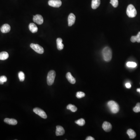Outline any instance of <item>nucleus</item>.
<instances>
[{"mask_svg": "<svg viewBox=\"0 0 140 140\" xmlns=\"http://www.w3.org/2000/svg\"><path fill=\"white\" fill-rule=\"evenodd\" d=\"M127 133L130 139H133L136 136V133L132 129H128L127 131Z\"/></svg>", "mask_w": 140, "mask_h": 140, "instance_id": "a211bd4d", "label": "nucleus"}, {"mask_svg": "<svg viewBox=\"0 0 140 140\" xmlns=\"http://www.w3.org/2000/svg\"><path fill=\"white\" fill-rule=\"evenodd\" d=\"M56 76V73L53 70L50 71L47 74V81L49 86H51L54 82Z\"/></svg>", "mask_w": 140, "mask_h": 140, "instance_id": "20e7f679", "label": "nucleus"}, {"mask_svg": "<svg viewBox=\"0 0 140 140\" xmlns=\"http://www.w3.org/2000/svg\"><path fill=\"white\" fill-rule=\"evenodd\" d=\"M85 96V93L82 92H78L77 93L76 96L77 98L78 99H81V98H83Z\"/></svg>", "mask_w": 140, "mask_h": 140, "instance_id": "393cba45", "label": "nucleus"}, {"mask_svg": "<svg viewBox=\"0 0 140 140\" xmlns=\"http://www.w3.org/2000/svg\"><path fill=\"white\" fill-rule=\"evenodd\" d=\"M33 21L37 23V24L41 25L43 23V18L41 15L40 14H37L35 16H33Z\"/></svg>", "mask_w": 140, "mask_h": 140, "instance_id": "6e6552de", "label": "nucleus"}, {"mask_svg": "<svg viewBox=\"0 0 140 140\" xmlns=\"http://www.w3.org/2000/svg\"><path fill=\"white\" fill-rule=\"evenodd\" d=\"M66 77L68 81L70 83L72 84H74L76 82V80L74 78L72 75L69 72L67 73L66 75Z\"/></svg>", "mask_w": 140, "mask_h": 140, "instance_id": "ddd939ff", "label": "nucleus"}, {"mask_svg": "<svg viewBox=\"0 0 140 140\" xmlns=\"http://www.w3.org/2000/svg\"><path fill=\"white\" fill-rule=\"evenodd\" d=\"M102 127L104 130L106 132H109L112 130V126L111 124L107 121L104 122Z\"/></svg>", "mask_w": 140, "mask_h": 140, "instance_id": "9d476101", "label": "nucleus"}, {"mask_svg": "<svg viewBox=\"0 0 140 140\" xmlns=\"http://www.w3.org/2000/svg\"><path fill=\"white\" fill-rule=\"evenodd\" d=\"M4 121L5 123L11 125H15L17 124V121L14 119L10 118H5Z\"/></svg>", "mask_w": 140, "mask_h": 140, "instance_id": "4468645a", "label": "nucleus"}, {"mask_svg": "<svg viewBox=\"0 0 140 140\" xmlns=\"http://www.w3.org/2000/svg\"><path fill=\"white\" fill-rule=\"evenodd\" d=\"M133 111L135 113H139L140 112V103H138L136 106L133 109Z\"/></svg>", "mask_w": 140, "mask_h": 140, "instance_id": "a878e982", "label": "nucleus"}, {"mask_svg": "<svg viewBox=\"0 0 140 140\" xmlns=\"http://www.w3.org/2000/svg\"><path fill=\"white\" fill-rule=\"evenodd\" d=\"M131 41L132 42H140V32H139L136 36H132L131 38Z\"/></svg>", "mask_w": 140, "mask_h": 140, "instance_id": "aec40b11", "label": "nucleus"}, {"mask_svg": "<svg viewBox=\"0 0 140 140\" xmlns=\"http://www.w3.org/2000/svg\"><path fill=\"white\" fill-rule=\"evenodd\" d=\"M33 111L35 114L41 117L42 118L44 119H47V116L45 112L43 110H42L41 109L36 107L33 109Z\"/></svg>", "mask_w": 140, "mask_h": 140, "instance_id": "423d86ee", "label": "nucleus"}, {"mask_svg": "<svg viewBox=\"0 0 140 140\" xmlns=\"http://www.w3.org/2000/svg\"><path fill=\"white\" fill-rule=\"evenodd\" d=\"M103 59L105 61L109 62L111 60L112 57V52L111 49L109 47H106L102 50Z\"/></svg>", "mask_w": 140, "mask_h": 140, "instance_id": "f257e3e1", "label": "nucleus"}, {"mask_svg": "<svg viewBox=\"0 0 140 140\" xmlns=\"http://www.w3.org/2000/svg\"><path fill=\"white\" fill-rule=\"evenodd\" d=\"M75 123L76 124H78L80 126H83L85 125V121L84 119L83 118L79 119L78 120L75 121Z\"/></svg>", "mask_w": 140, "mask_h": 140, "instance_id": "4be33fe9", "label": "nucleus"}, {"mask_svg": "<svg viewBox=\"0 0 140 140\" xmlns=\"http://www.w3.org/2000/svg\"><path fill=\"white\" fill-rule=\"evenodd\" d=\"M107 105L112 113L116 114L119 112L120 110L119 105L115 101L113 100L109 101L107 103Z\"/></svg>", "mask_w": 140, "mask_h": 140, "instance_id": "f03ea898", "label": "nucleus"}, {"mask_svg": "<svg viewBox=\"0 0 140 140\" xmlns=\"http://www.w3.org/2000/svg\"><path fill=\"white\" fill-rule=\"evenodd\" d=\"M18 77L20 81H23L25 79L24 73L23 72H20L19 73H18Z\"/></svg>", "mask_w": 140, "mask_h": 140, "instance_id": "5701e85b", "label": "nucleus"}, {"mask_svg": "<svg viewBox=\"0 0 140 140\" xmlns=\"http://www.w3.org/2000/svg\"><path fill=\"white\" fill-rule=\"evenodd\" d=\"M126 88H130L131 87V85L130 83H127L125 84Z\"/></svg>", "mask_w": 140, "mask_h": 140, "instance_id": "c85d7f7f", "label": "nucleus"}, {"mask_svg": "<svg viewBox=\"0 0 140 140\" xmlns=\"http://www.w3.org/2000/svg\"><path fill=\"white\" fill-rule=\"evenodd\" d=\"M127 14L129 17L134 18L135 17L137 12L135 7L132 4L128 5L127 9Z\"/></svg>", "mask_w": 140, "mask_h": 140, "instance_id": "7ed1b4c3", "label": "nucleus"}, {"mask_svg": "<svg viewBox=\"0 0 140 140\" xmlns=\"http://www.w3.org/2000/svg\"><path fill=\"white\" fill-rule=\"evenodd\" d=\"M7 81V78L6 76H3L0 77V85H3L5 82Z\"/></svg>", "mask_w": 140, "mask_h": 140, "instance_id": "bb28decb", "label": "nucleus"}, {"mask_svg": "<svg viewBox=\"0 0 140 140\" xmlns=\"http://www.w3.org/2000/svg\"><path fill=\"white\" fill-rule=\"evenodd\" d=\"M61 4L62 2L60 0H49L48 1L49 5L53 7H60Z\"/></svg>", "mask_w": 140, "mask_h": 140, "instance_id": "0eeeda50", "label": "nucleus"}, {"mask_svg": "<svg viewBox=\"0 0 140 140\" xmlns=\"http://www.w3.org/2000/svg\"><path fill=\"white\" fill-rule=\"evenodd\" d=\"M137 92H139V93H140V88H139L137 89Z\"/></svg>", "mask_w": 140, "mask_h": 140, "instance_id": "7c9ffc66", "label": "nucleus"}, {"mask_svg": "<svg viewBox=\"0 0 140 140\" xmlns=\"http://www.w3.org/2000/svg\"><path fill=\"white\" fill-rule=\"evenodd\" d=\"M57 129L56 131V135L57 136L62 135L64 134L65 130L64 128L60 126H57Z\"/></svg>", "mask_w": 140, "mask_h": 140, "instance_id": "9b49d317", "label": "nucleus"}, {"mask_svg": "<svg viewBox=\"0 0 140 140\" xmlns=\"http://www.w3.org/2000/svg\"><path fill=\"white\" fill-rule=\"evenodd\" d=\"M29 28L31 32L35 33L38 31V28L34 23H30L29 25Z\"/></svg>", "mask_w": 140, "mask_h": 140, "instance_id": "f3484780", "label": "nucleus"}, {"mask_svg": "<svg viewBox=\"0 0 140 140\" xmlns=\"http://www.w3.org/2000/svg\"><path fill=\"white\" fill-rule=\"evenodd\" d=\"M67 108L69 110H71L72 112H75L77 111V108L76 106L73 105L71 104H69L67 107Z\"/></svg>", "mask_w": 140, "mask_h": 140, "instance_id": "412c9836", "label": "nucleus"}, {"mask_svg": "<svg viewBox=\"0 0 140 140\" xmlns=\"http://www.w3.org/2000/svg\"><path fill=\"white\" fill-rule=\"evenodd\" d=\"M100 4V0H92V7L93 9H96L99 7Z\"/></svg>", "mask_w": 140, "mask_h": 140, "instance_id": "dca6fc26", "label": "nucleus"}, {"mask_svg": "<svg viewBox=\"0 0 140 140\" xmlns=\"http://www.w3.org/2000/svg\"><path fill=\"white\" fill-rule=\"evenodd\" d=\"M127 66L129 67L134 68L135 67L137 66V65L136 64V63L129 61L127 63Z\"/></svg>", "mask_w": 140, "mask_h": 140, "instance_id": "b1692460", "label": "nucleus"}, {"mask_svg": "<svg viewBox=\"0 0 140 140\" xmlns=\"http://www.w3.org/2000/svg\"><path fill=\"white\" fill-rule=\"evenodd\" d=\"M95 139L91 136H89L86 138V140H94Z\"/></svg>", "mask_w": 140, "mask_h": 140, "instance_id": "c756f323", "label": "nucleus"}, {"mask_svg": "<svg viewBox=\"0 0 140 140\" xmlns=\"http://www.w3.org/2000/svg\"><path fill=\"white\" fill-rule=\"evenodd\" d=\"M110 3L114 7H117L118 5V0H111Z\"/></svg>", "mask_w": 140, "mask_h": 140, "instance_id": "cd10ccee", "label": "nucleus"}, {"mask_svg": "<svg viewBox=\"0 0 140 140\" xmlns=\"http://www.w3.org/2000/svg\"><path fill=\"white\" fill-rule=\"evenodd\" d=\"M62 41V40L60 38L57 39V47L59 50H61L64 48V45L63 44Z\"/></svg>", "mask_w": 140, "mask_h": 140, "instance_id": "2eb2a0df", "label": "nucleus"}, {"mask_svg": "<svg viewBox=\"0 0 140 140\" xmlns=\"http://www.w3.org/2000/svg\"><path fill=\"white\" fill-rule=\"evenodd\" d=\"M9 57V54L7 52H3L0 53V60H4Z\"/></svg>", "mask_w": 140, "mask_h": 140, "instance_id": "6ab92c4d", "label": "nucleus"}, {"mask_svg": "<svg viewBox=\"0 0 140 140\" xmlns=\"http://www.w3.org/2000/svg\"><path fill=\"white\" fill-rule=\"evenodd\" d=\"M30 47L33 50L38 53L42 54L44 52L43 48L39 44L32 43L30 44Z\"/></svg>", "mask_w": 140, "mask_h": 140, "instance_id": "39448f33", "label": "nucleus"}, {"mask_svg": "<svg viewBox=\"0 0 140 140\" xmlns=\"http://www.w3.org/2000/svg\"><path fill=\"white\" fill-rule=\"evenodd\" d=\"M0 30L1 32L3 33H7L10 31L11 30V27L9 25L5 24L1 27Z\"/></svg>", "mask_w": 140, "mask_h": 140, "instance_id": "f8f14e48", "label": "nucleus"}, {"mask_svg": "<svg viewBox=\"0 0 140 140\" xmlns=\"http://www.w3.org/2000/svg\"><path fill=\"white\" fill-rule=\"evenodd\" d=\"M76 20V16L73 13H70L69 15L68 18V25L69 26H72L74 24Z\"/></svg>", "mask_w": 140, "mask_h": 140, "instance_id": "1a4fd4ad", "label": "nucleus"}]
</instances>
